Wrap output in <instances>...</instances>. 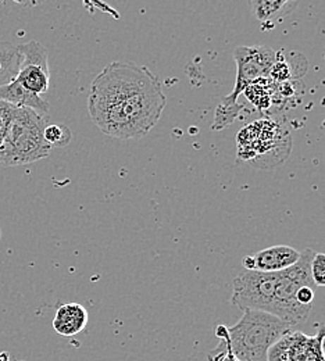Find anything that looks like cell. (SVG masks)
Returning a JSON list of instances; mask_svg holds the SVG:
<instances>
[{"label":"cell","instance_id":"1","mask_svg":"<svg viewBox=\"0 0 325 361\" xmlns=\"http://www.w3.org/2000/svg\"><path fill=\"white\" fill-rule=\"evenodd\" d=\"M167 104L159 78L145 66L128 61L107 64L93 80L88 110L106 135L137 139L147 135Z\"/></svg>","mask_w":325,"mask_h":361},{"label":"cell","instance_id":"2","mask_svg":"<svg viewBox=\"0 0 325 361\" xmlns=\"http://www.w3.org/2000/svg\"><path fill=\"white\" fill-rule=\"evenodd\" d=\"M289 332L292 326L277 317L250 309L243 310L242 318L231 328H217L227 352L238 361H267L270 349Z\"/></svg>","mask_w":325,"mask_h":361},{"label":"cell","instance_id":"3","mask_svg":"<svg viewBox=\"0 0 325 361\" xmlns=\"http://www.w3.org/2000/svg\"><path fill=\"white\" fill-rule=\"evenodd\" d=\"M47 121V116L32 109L16 107L0 146V167L27 166L49 157L51 146L44 136Z\"/></svg>","mask_w":325,"mask_h":361},{"label":"cell","instance_id":"4","mask_svg":"<svg viewBox=\"0 0 325 361\" xmlns=\"http://www.w3.org/2000/svg\"><path fill=\"white\" fill-rule=\"evenodd\" d=\"M233 59L238 66L235 87L233 93L226 96L219 106L211 126L213 130H223L233 124L242 109L238 104L239 94L259 80L270 78L277 53L267 46H239L233 50Z\"/></svg>","mask_w":325,"mask_h":361},{"label":"cell","instance_id":"5","mask_svg":"<svg viewBox=\"0 0 325 361\" xmlns=\"http://www.w3.org/2000/svg\"><path fill=\"white\" fill-rule=\"evenodd\" d=\"M18 51L20 68L16 81L24 90L42 96L50 85L47 49L37 41H30L18 45Z\"/></svg>","mask_w":325,"mask_h":361},{"label":"cell","instance_id":"6","mask_svg":"<svg viewBox=\"0 0 325 361\" xmlns=\"http://www.w3.org/2000/svg\"><path fill=\"white\" fill-rule=\"evenodd\" d=\"M302 252L293 249L288 245H276L260 250L253 256H245L242 264L246 271H259V272H279L293 267Z\"/></svg>","mask_w":325,"mask_h":361},{"label":"cell","instance_id":"7","mask_svg":"<svg viewBox=\"0 0 325 361\" xmlns=\"http://www.w3.org/2000/svg\"><path fill=\"white\" fill-rule=\"evenodd\" d=\"M88 312L78 303L61 305L53 318V328L61 336H74L85 329Z\"/></svg>","mask_w":325,"mask_h":361},{"label":"cell","instance_id":"8","mask_svg":"<svg viewBox=\"0 0 325 361\" xmlns=\"http://www.w3.org/2000/svg\"><path fill=\"white\" fill-rule=\"evenodd\" d=\"M0 102L8 103L14 107L32 109L42 116H47L49 111V103L42 99V96L24 90L16 80L11 84L0 88Z\"/></svg>","mask_w":325,"mask_h":361},{"label":"cell","instance_id":"9","mask_svg":"<svg viewBox=\"0 0 325 361\" xmlns=\"http://www.w3.org/2000/svg\"><path fill=\"white\" fill-rule=\"evenodd\" d=\"M299 6L298 1L286 0H255L252 1V8L255 17L262 24H270L290 14Z\"/></svg>","mask_w":325,"mask_h":361},{"label":"cell","instance_id":"10","mask_svg":"<svg viewBox=\"0 0 325 361\" xmlns=\"http://www.w3.org/2000/svg\"><path fill=\"white\" fill-rule=\"evenodd\" d=\"M20 68L18 45L0 41V88L11 84Z\"/></svg>","mask_w":325,"mask_h":361},{"label":"cell","instance_id":"11","mask_svg":"<svg viewBox=\"0 0 325 361\" xmlns=\"http://www.w3.org/2000/svg\"><path fill=\"white\" fill-rule=\"evenodd\" d=\"M47 143L53 147H64L71 142L73 134L68 127L61 124H49L44 131Z\"/></svg>","mask_w":325,"mask_h":361},{"label":"cell","instance_id":"12","mask_svg":"<svg viewBox=\"0 0 325 361\" xmlns=\"http://www.w3.org/2000/svg\"><path fill=\"white\" fill-rule=\"evenodd\" d=\"M310 274L314 286H325V253H316L312 266Z\"/></svg>","mask_w":325,"mask_h":361},{"label":"cell","instance_id":"13","mask_svg":"<svg viewBox=\"0 0 325 361\" xmlns=\"http://www.w3.org/2000/svg\"><path fill=\"white\" fill-rule=\"evenodd\" d=\"M14 110H16L14 106H11L8 103H4V102H0V146L3 143V139H4L6 131L8 128V124L11 121Z\"/></svg>","mask_w":325,"mask_h":361},{"label":"cell","instance_id":"14","mask_svg":"<svg viewBox=\"0 0 325 361\" xmlns=\"http://www.w3.org/2000/svg\"><path fill=\"white\" fill-rule=\"evenodd\" d=\"M281 85H282V88H285V90H289V88H288V82H282ZM279 92H281L283 96H286V97H289L290 94H293V92H288V90H281Z\"/></svg>","mask_w":325,"mask_h":361}]
</instances>
